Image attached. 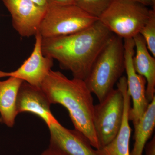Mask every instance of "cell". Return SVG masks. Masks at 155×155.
<instances>
[{"label": "cell", "instance_id": "cell-1", "mask_svg": "<svg viewBox=\"0 0 155 155\" xmlns=\"http://www.w3.org/2000/svg\"><path fill=\"white\" fill-rule=\"evenodd\" d=\"M114 34L99 20L75 33L42 38L44 55L57 60L73 78L84 80L93 65Z\"/></svg>", "mask_w": 155, "mask_h": 155}, {"label": "cell", "instance_id": "cell-2", "mask_svg": "<svg viewBox=\"0 0 155 155\" xmlns=\"http://www.w3.org/2000/svg\"><path fill=\"white\" fill-rule=\"evenodd\" d=\"M50 103L66 108L75 127L87 138L92 146L100 145L94 126V105L92 93L84 80L69 79L59 71L51 70L41 87Z\"/></svg>", "mask_w": 155, "mask_h": 155}, {"label": "cell", "instance_id": "cell-3", "mask_svg": "<svg viewBox=\"0 0 155 155\" xmlns=\"http://www.w3.org/2000/svg\"><path fill=\"white\" fill-rule=\"evenodd\" d=\"M125 69L124 41L114 34L98 56L84 81L100 102L114 89Z\"/></svg>", "mask_w": 155, "mask_h": 155}, {"label": "cell", "instance_id": "cell-4", "mask_svg": "<svg viewBox=\"0 0 155 155\" xmlns=\"http://www.w3.org/2000/svg\"><path fill=\"white\" fill-rule=\"evenodd\" d=\"M147 6L132 0H113L99 18L111 32L123 39L140 33L150 16Z\"/></svg>", "mask_w": 155, "mask_h": 155}, {"label": "cell", "instance_id": "cell-5", "mask_svg": "<svg viewBox=\"0 0 155 155\" xmlns=\"http://www.w3.org/2000/svg\"><path fill=\"white\" fill-rule=\"evenodd\" d=\"M98 19L75 5L49 4L38 32L42 38L68 35L86 28Z\"/></svg>", "mask_w": 155, "mask_h": 155}, {"label": "cell", "instance_id": "cell-6", "mask_svg": "<svg viewBox=\"0 0 155 155\" xmlns=\"http://www.w3.org/2000/svg\"><path fill=\"white\" fill-rule=\"evenodd\" d=\"M124 109V97L118 88L112 90L104 99L94 105V126L100 149L117 135L122 126Z\"/></svg>", "mask_w": 155, "mask_h": 155}, {"label": "cell", "instance_id": "cell-7", "mask_svg": "<svg viewBox=\"0 0 155 155\" xmlns=\"http://www.w3.org/2000/svg\"><path fill=\"white\" fill-rule=\"evenodd\" d=\"M123 41L127 93L133 104L132 107L129 110L128 118L134 127L144 115L150 103L147 99L146 92V80L143 76L137 73L133 66L135 53L134 41L133 38L125 39Z\"/></svg>", "mask_w": 155, "mask_h": 155}, {"label": "cell", "instance_id": "cell-8", "mask_svg": "<svg viewBox=\"0 0 155 155\" xmlns=\"http://www.w3.org/2000/svg\"><path fill=\"white\" fill-rule=\"evenodd\" d=\"M35 36V43L30 56L15 71L6 72L0 70V78H17L32 86L41 88L42 83L51 70L54 65V59L43 54L41 35L38 32Z\"/></svg>", "mask_w": 155, "mask_h": 155}, {"label": "cell", "instance_id": "cell-9", "mask_svg": "<svg viewBox=\"0 0 155 155\" xmlns=\"http://www.w3.org/2000/svg\"><path fill=\"white\" fill-rule=\"evenodd\" d=\"M12 17L14 29L22 37H29L38 32L46 10L30 0H1Z\"/></svg>", "mask_w": 155, "mask_h": 155}, {"label": "cell", "instance_id": "cell-10", "mask_svg": "<svg viewBox=\"0 0 155 155\" xmlns=\"http://www.w3.org/2000/svg\"><path fill=\"white\" fill-rule=\"evenodd\" d=\"M50 146L67 155H100L88 140L79 131L64 127L58 120L48 127Z\"/></svg>", "mask_w": 155, "mask_h": 155}, {"label": "cell", "instance_id": "cell-11", "mask_svg": "<svg viewBox=\"0 0 155 155\" xmlns=\"http://www.w3.org/2000/svg\"><path fill=\"white\" fill-rule=\"evenodd\" d=\"M51 104L41 88L23 81L18 92L17 110L19 114L28 112L38 116L48 127L57 121L51 112Z\"/></svg>", "mask_w": 155, "mask_h": 155}, {"label": "cell", "instance_id": "cell-12", "mask_svg": "<svg viewBox=\"0 0 155 155\" xmlns=\"http://www.w3.org/2000/svg\"><path fill=\"white\" fill-rule=\"evenodd\" d=\"M122 91L124 100V115L122 125L116 137L109 144L97 150L100 155H130V140L131 129L128 118L130 107V97L127 91L126 77L122 76L117 83Z\"/></svg>", "mask_w": 155, "mask_h": 155}, {"label": "cell", "instance_id": "cell-13", "mask_svg": "<svg viewBox=\"0 0 155 155\" xmlns=\"http://www.w3.org/2000/svg\"><path fill=\"white\" fill-rule=\"evenodd\" d=\"M133 38L136 51L133 59L134 67L137 73L146 80V96L150 103L155 97V57L150 54L140 34Z\"/></svg>", "mask_w": 155, "mask_h": 155}, {"label": "cell", "instance_id": "cell-14", "mask_svg": "<svg viewBox=\"0 0 155 155\" xmlns=\"http://www.w3.org/2000/svg\"><path fill=\"white\" fill-rule=\"evenodd\" d=\"M23 81L10 77L7 80H0V118L2 123L12 127L18 115L17 100L18 92Z\"/></svg>", "mask_w": 155, "mask_h": 155}, {"label": "cell", "instance_id": "cell-15", "mask_svg": "<svg viewBox=\"0 0 155 155\" xmlns=\"http://www.w3.org/2000/svg\"><path fill=\"white\" fill-rule=\"evenodd\" d=\"M155 127V97L150 103L147 110L134 126L133 149L130 155H143L144 147L153 133Z\"/></svg>", "mask_w": 155, "mask_h": 155}, {"label": "cell", "instance_id": "cell-16", "mask_svg": "<svg viewBox=\"0 0 155 155\" xmlns=\"http://www.w3.org/2000/svg\"><path fill=\"white\" fill-rule=\"evenodd\" d=\"M113 0H75V5L93 17L99 18Z\"/></svg>", "mask_w": 155, "mask_h": 155}, {"label": "cell", "instance_id": "cell-17", "mask_svg": "<svg viewBox=\"0 0 155 155\" xmlns=\"http://www.w3.org/2000/svg\"><path fill=\"white\" fill-rule=\"evenodd\" d=\"M139 34L144 39L150 52L155 57V7L150 9L149 17Z\"/></svg>", "mask_w": 155, "mask_h": 155}, {"label": "cell", "instance_id": "cell-18", "mask_svg": "<svg viewBox=\"0 0 155 155\" xmlns=\"http://www.w3.org/2000/svg\"><path fill=\"white\" fill-rule=\"evenodd\" d=\"M145 155H155V137L147 142L144 147Z\"/></svg>", "mask_w": 155, "mask_h": 155}, {"label": "cell", "instance_id": "cell-19", "mask_svg": "<svg viewBox=\"0 0 155 155\" xmlns=\"http://www.w3.org/2000/svg\"><path fill=\"white\" fill-rule=\"evenodd\" d=\"M40 155H67L60 150L49 146Z\"/></svg>", "mask_w": 155, "mask_h": 155}, {"label": "cell", "instance_id": "cell-20", "mask_svg": "<svg viewBox=\"0 0 155 155\" xmlns=\"http://www.w3.org/2000/svg\"><path fill=\"white\" fill-rule=\"evenodd\" d=\"M49 4L54 5H75V0H47Z\"/></svg>", "mask_w": 155, "mask_h": 155}, {"label": "cell", "instance_id": "cell-21", "mask_svg": "<svg viewBox=\"0 0 155 155\" xmlns=\"http://www.w3.org/2000/svg\"><path fill=\"white\" fill-rule=\"evenodd\" d=\"M35 5L41 8L47 10L49 6L47 0H30Z\"/></svg>", "mask_w": 155, "mask_h": 155}, {"label": "cell", "instance_id": "cell-22", "mask_svg": "<svg viewBox=\"0 0 155 155\" xmlns=\"http://www.w3.org/2000/svg\"><path fill=\"white\" fill-rule=\"evenodd\" d=\"M141 3L145 5L150 6L152 8L155 7V0H132Z\"/></svg>", "mask_w": 155, "mask_h": 155}, {"label": "cell", "instance_id": "cell-23", "mask_svg": "<svg viewBox=\"0 0 155 155\" xmlns=\"http://www.w3.org/2000/svg\"><path fill=\"white\" fill-rule=\"evenodd\" d=\"M0 123H2V120H1V118H0Z\"/></svg>", "mask_w": 155, "mask_h": 155}]
</instances>
